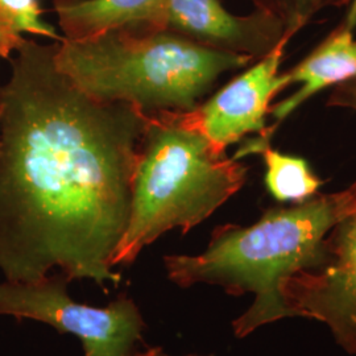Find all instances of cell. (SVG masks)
Listing matches in <instances>:
<instances>
[{
	"instance_id": "cell-4",
	"label": "cell",
	"mask_w": 356,
	"mask_h": 356,
	"mask_svg": "<svg viewBox=\"0 0 356 356\" xmlns=\"http://www.w3.org/2000/svg\"><path fill=\"white\" fill-rule=\"evenodd\" d=\"M248 166L218 153L185 113L148 115L127 229L111 266H131L170 229L185 235L242 189Z\"/></svg>"
},
{
	"instance_id": "cell-10",
	"label": "cell",
	"mask_w": 356,
	"mask_h": 356,
	"mask_svg": "<svg viewBox=\"0 0 356 356\" xmlns=\"http://www.w3.org/2000/svg\"><path fill=\"white\" fill-rule=\"evenodd\" d=\"M65 40L124 28L153 31L159 0H51Z\"/></svg>"
},
{
	"instance_id": "cell-5",
	"label": "cell",
	"mask_w": 356,
	"mask_h": 356,
	"mask_svg": "<svg viewBox=\"0 0 356 356\" xmlns=\"http://www.w3.org/2000/svg\"><path fill=\"white\" fill-rule=\"evenodd\" d=\"M70 279L54 273L31 284L0 282V316L35 319L81 339L86 356H135L145 322L127 294L106 307L79 304L67 294Z\"/></svg>"
},
{
	"instance_id": "cell-7",
	"label": "cell",
	"mask_w": 356,
	"mask_h": 356,
	"mask_svg": "<svg viewBox=\"0 0 356 356\" xmlns=\"http://www.w3.org/2000/svg\"><path fill=\"white\" fill-rule=\"evenodd\" d=\"M285 47L247 66L206 102L185 113L216 152L226 153L250 134L273 135L275 128L267 127L270 102L289 86L285 74L279 73Z\"/></svg>"
},
{
	"instance_id": "cell-17",
	"label": "cell",
	"mask_w": 356,
	"mask_h": 356,
	"mask_svg": "<svg viewBox=\"0 0 356 356\" xmlns=\"http://www.w3.org/2000/svg\"><path fill=\"white\" fill-rule=\"evenodd\" d=\"M351 218H353V219H354V220L356 222V211L354 213V214H353V216H351Z\"/></svg>"
},
{
	"instance_id": "cell-11",
	"label": "cell",
	"mask_w": 356,
	"mask_h": 356,
	"mask_svg": "<svg viewBox=\"0 0 356 356\" xmlns=\"http://www.w3.org/2000/svg\"><path fill=\"white\" fill-rule=\"evenodd\" d=\"M272 138L259 135L247 140L234 159L239 160L247 154H261L266 163L264 182L270 195L279 202L301 204L318 194L323 181L314 175L307 161L273 149L269 144Z\"/></svg>"
},
{
	"instance_id": "cell-13",
	"label": "cell",
	"mask_w": 356,
	"mask_h": 356,
	"mask_svg": "<svg viewBox=\"0 0 356 356\" xmlns=\"http://www.w3.org/2000/svg\"><path fill=\"white\" fill-rule=\"evenodd\" d=\"M256 11L268 13L285 28L288 40L305 28L322 10L343 0H250Z\"/></svg>"
},
{
	"instance_id": "cell-12",
	"label": "cell",
	"mask_w": 356,
	"mask_h": 356,
	"mask_svg": "<svg viewBox=\"0 0 356 356\" xmlns=\"http://www.w3.org/2000/svg\"><path fill=\"white\" fill-rule=\"evenodd\" d=\"M40 0H0V58L10 60L24 41L23 35L51 38L61 42L64 36L42 20Z\"/></svg>"
},
{
	"instance_id": "cell-8",
	"label": "cell",
	"mask_w": 356,
	"mask_h": 356,
	"mask_svg": "<svg viewBox=\"0 0 356 356\" xmlns=\"http://www.w3.org/2000/svg\"><path fill=\"white\" fill-rule=\"evenodd\" d=\"M159 29L254 61L289 42L276 17L256 10L248 16H236L219 0H159L153 31Z\"/></svg>"
},
{
	"instance_id": "cell-1",
	"label": "cell",
	"mask_w": 356,
	"mask_h": 356,
	"mask_svg": "<svg viewBox=\"0 0 356 356\" xmlns=\"http://www.w3.org/2000/svg\"><path fill=\"white\" fill-rule=\"evenodd\" d=\"M56 42L24 38L0 85V272L38 282L118 286L111 260L127 229L148 114L99 102L56 65Z\"/></svg>"
},
{
	"instance_id": "cell-3",
	"label": "cell",
	"mask_w": 356,
	"mask_h": 356,
	"mask_svg": "<svg viewBox=\"0 0 356 356\" xmlns=\"http://www.w3.org/2000/svg\"><path fill=\"white\" fill-rule=\"evenodd\" d=\"M56 65L76 88L107 103H128L144 114L194 110L229 73L254 63L159 31L111 29L56 42Z\"/></svg>"
},
{
	"instance_id": "cell-6",
	"label": "cell",
	"mask_w": 356,
	"mask_h": 356,
	"mask_svg": "<svg viewBox=\"0 0 356 356\" xmlns=\"http://www.w3.org/2000/svg\"><path fill=\"white\" fill-rule=\"evenodd\" d=\"M331 256L316 269L296 272L281 285L292 317L326 323L344 351L356 355V222L346 218L329 234Z\"/></svg>"
},
{
	"instance_id": "cell-14",
	"label": "cell",
	"mask_w": 356,
	"mask_h": 356,
	"mask_svg": "<svg viewBox=\"0 0 356 356\" xmlns=\"http://www.w3.org/2000/svg\"><path fill=\"white\" fill-rule=\"evenodd\" d=\"M327 106L348 108L356 113V76L334 88L329 97Z\"/></svg>"
},
{
	"instance_id": "cell-2",
	"label": "cell",
	"mask_w": 356,
	"mask_h": 356,
	"mask_svg": "<svg viewBox=\"0 0 356 356\" xmlns=\"http://www.w3.org/2000/svg\"><path fill=\"white\" fill-rule=\"evenodd\" d=\"M355 211L356 184L292 207L268 209L251 226L216 227L202 254H166L168 277L181 288L204 282L232 296L254 293V305L232 322L235 335L244 338L292 317L282 301V282L296 272L326 264L331 229Z\"/></svg>"
},
{
	"instance_id": "cell-16",
	"label": "cell",
	"mask_w": 356,
	"mask_h": 356,
	"mask_svg": "<svg viewBox=\"0 0 356 356\" xmlns=\"http://www.w3.org/2000/svg\"><path fill=\"white\" fill-rule=\"evenodd\" d=\"M135 356H172L168 355L161 347H147L145 351H138ZM186 356H213V355H186Z\"/></svg>"
},
{
	"instance_id": "cell-15",
	"label": "cell",
	"mask_w": 356,
	"mask_h": 356,
	"mask_svg": "<svg viewBox=\"0 0 356 356\" xmlns=\"http://www.w3.org/2000/svg\"><path fill=\"white\" fill-rule=\"evenodd\" d=\"M344 26L348 29H355L356 26V0H353L347 15H346V20H344Z\"/></svg>"
},
{
	"instance_id": "cell-9",
	"label": "cell",
	"mask_w": 356,
	"mask_h": 356,
	"mask_svg": "<svg viewBox=\"0 0 356 356\" xmlns=\"http://www.w3.org/2000/svg\"><path fill=\"white\" fill-rule=\"evenodd\" d=\"M353 32L343 24L331 32L300 64L284 73L289 86L301 83V88L270 107L269 115L276 120L273 127L319 91L356 76V38Z\"/></svg>"
}]
</instances>
